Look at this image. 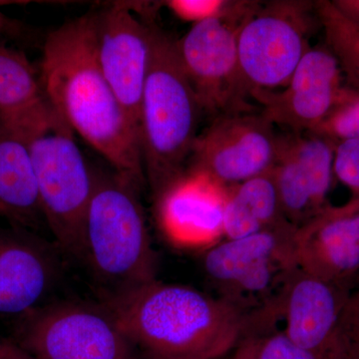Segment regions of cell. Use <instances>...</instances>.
Here are the masks:
<instances>
[{
    "label": "cell",
    "instance_id": "cell-15",
    "mask_svg": "<svg viewBox=\"0 0 359 359\" xmlns=\"http://www.w3.org/2000/svg\"><path fill=\"white\" fill-rule=\"evenodd\" d=\"M295 261L314 276L358 290L359 285V200L330 205L318 217L297 226Z\"/></svg>",
    "mask_w": 359,
    "mask_h": 359
},
{
    "label": "cell",
    "instance_id": "cell-20",
    "mask_svg": "<svg viewBox=\"0 0 359 359\" xmlns=\"http://www.w3.org/2000/svg\"><path fill=\"white\" fill-rule=\"evenodd\" d=\"M287 221L273 170L229 187L224 214V238L254 235Z\"/></svg>",
    "mask_w": 359,
    "mask_h": 359
},
{
    "label": "cell",
    "instance_id": "cell-18",
    "mask_svg": "<svg viewBox=\"0 0 359 359\" xmlns=\"http://www.w3.org/2000/svg\"><path fill=\"white\" fill-rule=\"evenodd\" d=\"M0 217L25 230L36 228L44 222L39 187L27 145L1 122Z\"/></svg>",
    "mask_w": 359,
    "mask_h": 359
},
{
    "label": "cell",
    "instance_id": "cell-4",
    "mask_svg": "<svg viewBox=\"0 0 359 359\" xmlns=\"http://www.w3.org/2000/svg\"><path fill=\"white\" fill-rule=\"evenodd\" d=\"M203 112L180 63L175 40L153 23L138 132L146 181L154 199L185 173Z\"/></svg>",
    "mask_w": 359,
    "mask_h": 359
},
{
    "label": "cell",
    "instance_id": "cell-22",
    "mask_svg": "<svg viewBox=\"0 0 359 359\" xmlns=\"http://www.w3.org/2000/svg\"><path fill=\"white\" fill-rule=\"evenodd\" d=\"M309 133L334 142L359 140V90L348 86L330 115Z\"/></svg>",
    "mask_w": 359,
    "mask_h": 359
},
{
    "label": "cell",
    "instance_id": "cell-14",
    "mask_svg": "<svg viewBox=\"0 0 359 359\" xmlns=\"http://www.w3.org/2000/svg\"><path fill=\"white\" fill-rule=\"evenodd\" d=\"M334 142L311 133L282 135L273 172L285 219L297 226L330 207L334 176Z\"/></svg>",
    "mask_w": 359,
    "mask_h": 359
},
{
    "label": "cell",
    "instance_id": "cell-21",
    "mask_svg": "<svg viewBox=\"0 0 359 359\" xmlns=\"http://www.w3.org/2000/svg\"><path fill=\"white\" fill-rule=\"evenodd\" d=\"M325 36V46L334 54L344 76L359 90V18L330 0L314 2Z\"/></svg>",
    "mask_w": 359,
    "mask_h": 359
},
{
    "label": "cell",
    "instance_id": "cell-2",
    "mask_svg": "<svg viewBox=\"0 0 359 359\" xmlns=\"http://www.w3.org/2000/svg\"><path fill=\"white\" fill-rule=\"evenodd\" d=\"M102 302L148 359H218L250 327V314L231 302L157 280Z\"/></svg>",
    "mask_w": 359,
    "mask_h": 359
},
{
    "label": "cell",
    "instance_id": "cell-9",
    "mask_svg": "<svg viewBox=\"0 0 359 359\" xmlns=\"http://www.w3.org/2000/svg\"><path fill=\"white\" fill-rule=\"evenodd\" d=\"M259 4L249 1L231 15L198 23L175 40L180 63L204 112L219 117L252 111L238 63V35Z\"/></svg>",
    "mask_w": 359,
    "mask_h": 359
},
{
    "label": "cell",
    "instance_id": "cell-12",
    "mask_svg": "<svg viewBox=\"0 0 359 359\" xmlns=\"http://www.w3.org/2000/svg\"><path fill=\"white\" fill-rule=\"evenodd\" d=\"M152 25L137 18L128 4L94 14L99 66L137 128L152 51Z\"/></svg>",
    "mask_w": 359,
    "mask_h": 359
},
{
    "label": "cell",
    "instance_id": "cell-28",
    "mask_svg": "<svg viewBox=\"0 0 359 359\" xmlns=\"http://www.w3.org/2000/svg\"><path fill=\"white\" fill-rule=\"evenodd\" d=\"M233 359H256L255 356L254 340L250 334H247L236 347Z\"/></svg>",
    "mask_w": 359,
    "mask_h": 359
},
{
    "label": "cell",
    "instance_id": "cell-30",
    "mask_svg": "<svg viewBox=\"0 0 359 359\" xmlns=\"http://www.w3.org/2000/svg\"><path fill=\"white\" fill-rule=\"evenodd\" d=\"M0 341H1V340H0Z\"/></svg>",
    "mask_w": 359,
    "mask_h": 359
},
{
    "label": "cell",
    "instance_id": "cell-23",
    "mask_svg": "<svg viewBox=\"0 0 359 359\" xmlns=\"http://www.w3.org/2000/svg\"><path fill=\"white\" fill-rule=\"evenodd\" d=\"M323 355L325 359H359V289L349 299Z\"/></svg>",
    "mask_w": 359,
    "mask_h": 359
},
{
    "label": "cell",
    "instance_id": "cell-26",
    "mask_svg": "<svg viewBox=\"0 0 359 359\" xmlns=\"http://www.w3.org/2000/svg\"><path fill=\"white\" fill-rule=\"evenodd\" d=\"M334 175L359 200V140L335 143Z\"/></svg>",
    "mask_w": 359,
    "mask_h": 359
},
{
    "label": "cell",
    "instance_id": "cell-8",
    "mask_svg": "<svg viewBox=\"0 0 359 359\" xmlns=\"http://www.w3.org/2000/svg\"><path fill=\"white\" fill-rule=\"evenodd\" d=\"M320 27L314 2L276 0L245 18L238 35L241 72L250 92L275 91L289 83Z\"/></svg>",
    "mask_w": 359,
    "mask_h": 359
},
{
    "label": "cell",
    "instance_id": "cell-10",
    "mask_svg": "<svg viewBox=\"0 0 359 359\" xmlns=\"http://www.w3.org/2000/svg\"><path fill=\"white\" fill-rule=\"evenodd\" d=\"M282 135L261 113L219 116L194 144L188 168L224 187H231L271 171Z\"/></svg>",
    "mask_w": 359,
    "mask_h": 359
},
{
    "label": "cell",
    "instance_id": "cell-7",
    "mask_svg": "<svg viewBox=\"0 0 359 359\" xmlns=\"http://www.w3.org/2000/svg\"><path fill=\"white\" fill-rule=\"evenodd\" d=\"M14 341L36 359H137L105 304L60 302L23 314Z\"/></svg>",
    "mask_w": 359,
    "mask_h": 359
},
{
    "label": "cell",
    "instance_id": "cell-24",
    "mask_svg": "<svg viewBox=\"0 0 359 359\" xmlns=\"http://www.w3.org/2000/svg\"><path fill=\"white\" fill-rule=\"evenodd\" d=\"M254 340L256 359H325L323 353L309 351L295 344L285 332L269 327L248 332Z\"/></svg>",
    "mask_w": 359,
    "mask_h": 359
},
{
    "label": "cell",
    "instance_id": "cell-13",
    "mask_svg": "<svg viewBox=\"0 0 359 359\" xmlns=\"http://www.w3.org/2000/svg\"><path fill=\"white\" fill-rule=\"evenodd\" d=\"M224 187L200 172L185 173L155 198L158 226L179 249H205L224 238Z\"/></svg>",
    "mask_w": 359,
    "mask_h": 359
},
{
    "label": "cell",
    "instance_id": "cell-6",
    "mask_svg": "<svg viewBox=\"0 0 359 359\" xmlns=\"http://www.w3.org/2000/svg\"><path fill=\"white\" fill-rule=\"evenodd\" d=\"M297 226L289 221L247 237L221 241L205 250L203 268L219 297L247 313L275 302L297 266Z\"/></svg>",
    "mask_w": 359,
    "mask_h": 359
},
{
    "label": "cell",
    "instance_id": "cell-19",
    "mask_svg": "<svg viewBox=\"0 0 359 359\" xmlns=\"http://www.w3.org/2000/svg\"><path fill=\"white\" fill-rule=\"evenodd\" d=\"M41 79L27 59L0 47V122L22 139L50 110Z\"/></svg>",
    "mask_w": 359,
    "mask_h": 359
},
{
    "label": "cell",
    "instance_id": "cell-1",
    "mask_svg": "<svg viewBox=\"0 0 359 359\" xmlns=\"http://www.w3.org/2000/svg\"><path fill=\"white\" fill-rule=\"evenodd\" d=\"M40 79L47 100L74 134L141 189L146 177L138 128L99 66L94 15L69 21L47 36Z\"/></svg>",
    "mask_w": 359,
    "mask_h": 359
},
{
    "label": "cell",
    "instance_id": "cell-3",
    "mask_svg": "<svg viewBox=\"0 0 359 359\" xmlns=\"http://www.w3.org/2000/svg\"><path fill=\"white\" fill-rule=\"evenodd\" d=\"M139 191L114 170L96 172L77 257L102 289L103 299L156 280L157 259Z\"/></svg>",
    "mask_w": 359,
    "mask_h": 359
},
{
    "label": "cell",
    "instance_id": "cell-16",
    "mask_svg": "<svg viewBox=\"0 0 359 359\" xmlns=\"http://www.w3.org/2000/svg\"><path fill=\"white\" fill-rule=\"evenodd\" d=\"M353 292L295 266L276 301V313L285 320L283 332L299 346L323 353Z\"/></svg>",
    "mask_w": 359,
    "mask_h": 359
},
{
    "label": "cell",
    "instance_id": "cell-11",
    "mask_svg": "<svg viewBox=\"0 0 359 359\" xmlns=\"http://www.w3.org/2000/svg\"><path fill=\"white\" fill-rule=\"evenodd\" d=\"M347 88L339 62L325 45L309 48L285 88L255 90L250 98L275 126L309 133L334 109Z\"/></svg>",
    "mask_w": 359,
    "mask_h": 359
},
{
    "label": "cell",
    "instance_id": "cell-5",
    "mask_svg": "<svg viewBox=\"0 0 359 359\" xmlns=\"http://www.w3.org/2000/svg\"><path fill=\"white\" fill-rule=\"evenodd\" d=\"M74 135L51 106L22 141L32 158L45 224L61 252L77 257L96 171L85 160Z\"/></svg>",
    "mask_w": 359,
    "mask_h": 359
},
{
    "label": "cell",
    "instance_id": "cell-29",
    "mask_svg": "<svg viewBox=\"0 0 359 359\" xmlns=\"http://www.w3.org/2000/svg\"><path fill=\"white\" fill-rule=\"evenodd\" d=\"M342 8L359 18V0H337Z\"/></svg>",
    "mask_w": 359,
    "mask_h": 359
},
{
    "label": "cell",
    "instance_id": "cell-17",
    "mask_svg": "<svg viewBox=\"0 0 359 359\" xmlns=\"http://www.w3.org/2000/svg\"><path fill=\"white\" fill-rule=\"evenodd\" d=\"M55 248L25 229L0 230V313L42 306L60 273Z\"/></svg>",
    "mask_w": 359,
    "mask_h": 359
},
{
    "label": "cell",
    "instance_id": "cell-25",
    "mask_svg": "<svg viewBox=\"0 0 359 359\" xmlns=\"http://www.w3.org/2000/svg\"><path fill=\"white\" fill-rule=\"evenodd\" d=\"M249 1H230V0H169L165 6L175 16L193 23L226 18L244 8Z\"/></svg>",
    "mask_w": 359,
    "mask_h": 359
},
{
    "label": "cell",
    "instance_id": "cell-27",
    "mask_svg": "<svg viewBox=\"0 0 359 359\" xmlns=\"http://www.w3.org/2000/svg\"><path fill=\"white\" fill-rule=\"evenodd\" d=\"M0 359H36L18 346L14 340L0 341Z\"/></svg>",
    "mask_w": 359,
    "mask_h": 359
}]
</instances>
